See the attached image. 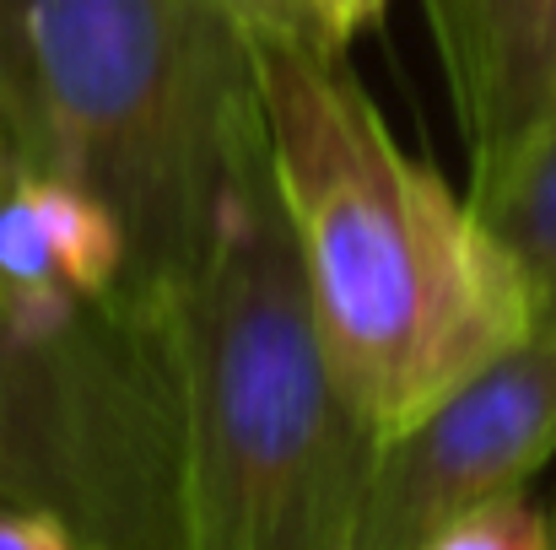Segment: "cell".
<instances>
[{
	"label": "cell",
	"mask_w": 556,
	"mask_h": 550,
	"mask_svg": "<svg viewBox=\"0 0 556 550\" xmlns=\"http://www.w3.org/2000/svg\"><path fill=\"white\" fill-rule=\"evenodd\" d=\"M254 81L325 357L389 443L535 330L530 292L470 194L394 141L341 49L254 38Z\"/></svg>",
	"instance_id": "1"
},
{
	"label": "cell",
	"mask_w": 556,
	"mask_h": 550,
	"mask_svg": "<svg viewBox=\"0 0 556 550\" xmlns=\"http://www.w3.org/2000/svg\"><path fill=\"white\" fill-rule=\"evenodd\" d=\"M174 388V550H352L378 437L346 405L249 114L185 292L163 324Z\"/></svg>",
	"instance_id": "2"
},
{
	"label": "cell",
	"mask_w": 556,
	"mask_h": 550,
	"mask_svg": "<svg viewBox=\"0 0 556 550\" xmlns=\"http://www.w3.org/2000/svg\"><path fill=\"white\" fill-rule=\"evenodd\" d=\"M254 108V38L211 0H0V119L16 163L114 205L130 232L114 319L152 346Z\"/></svg>",
	"instance_id": "3"
},
{
	"label": "cell",
	"mask_w": 556,
	"mask_h": 550,
	"mask_svg": "<svg viewBox=\"0 0 556 550\" xmlns=\"http://www.w3.org/2000/svg\"><path fill=\"white\" fill-rule=\"evenodd\" d=\"M0 502L65 519L81 550H174L163 346L103 308L27 330L0 292Z\"/></svg>",
	"instance_id": "4"
},
{
	"label": "cell",
	"mask_w": 556,
	"mask_h": 550,
	"mask_svg": "<svg viewBox=\"0 0 556 550\" xmlns=\"http://www.w3.org/2000/svg\"><path fill=\"white\" fill-rule=\"evenodd\" d=\"M556 453V335L530 330L416 426L378 443L352 550H421L481 502L525 491Z\"/></svg>",
	"instance_id": "5"
},
{
	"label": "cell",
	"mask_w": 556,
	"mask_h": 550,
	"mask_svg": "<svg viewBox=\"0 0 556 550\" xmlns=\"http://www.w3.org/2000/svg\"><path fill=\"white\" fill-rule=\"evenodd\" d=\"M421 5L470 152V200H481L556 130V0Z\"/></svg>",
	"instance_id": "6"
},
{
	"label": "cell",
	"mask_w": 556,
	"mask_h": 550,
	"mask_svg": "<svg viewBox=\"0 0 556 550\" xmlns=\"http://www.w3.org/2000/svg\"><path fill=\"white\" fill-rule=\"evenodd\" d=\"M22 189L38 205V221L49 232L60 281L76 297H87L103 314H114L119 308V292L130 281V232L114 216V205L98 200L81 183L49 179V174H22Z\"/></svg>",
	"instance_id": "7"
},
{
	"label": "cell",
	"mask_w": 556,
	"mask_h": 550,
	"mask_svg": "<svg viewBox=\"0 0 556 550\" xmlns=\"http://www.w3.org/2000/svg\"><path fill=\"white\" fill-rule=\"evenodd\" d=\"M470 205L508 248V259L530 292L535 330L556 335V130L492 194H481Z\"/></svg>",
	"instance_id": "8"
},
{
	"label": "cell",
	"mask_w": 556,
	"mask_h": 550,
	"mask_svg": "<svg viewBox=\"0 0 556 550\" xmlns=\"http://www.w3.org/2000/svg\"><path fill=\"white\" fill-rule=\"evenodd\" d=\"M421 550H552V519L525 491H514V497L470 508Z\"/></svg>",
	"instance_id": "9"
},
{
	"label": "cell",
	"mask_w": 556,
	"mask_h": 550,
	"mask_svg": "<svg viewBox=\"0 0 556 550\" xmlns=\"http://www.w3.org/2000/svg\"><path fill=\"white\" fill-rule=\"evenodd\" d=\"M49 281H60V265H54L49 232L38 221V205L27 200V189L16 179L0 194V286L22 292V286H49Z\"/></svg>",
	"instance_id": "10"
},
{
	"label": "cell",
	"mask_w": 556,
	"mask_h": 550,
	"mask_svg": "<svg viewBox=\"0 0 556 550\" xmlns=\"http://www.w3.org/2000/svg\"><path fill=\"white\" fill-rule=\"evenodd\" d=\"M211 5H222L249 38H314V43H325L314 33V16L303 0H211Z\"/></svg>",
	"instance_id": "11"
},
{
	"label": "cell",
	"mask_w": 556,
	"mask_h": 550,
	"mask_svg": "<svg viewBox=\"0 0 556 550\" xmlns=\"http://www.w3.org/2000/svg\"><path fill=\"white\" fill-rule=\"evenodd\" d=\"M0 550H81L76 529L43 508L0 502Z\"/></svg>",
	"instance_id": "12"
},
{
	"label": "cell",
	"mask_w": 556,
	"mask_h": 550,
	"mask_svg": "<svg viewBox=\"0 0 556 550\" xmlns=\"http://www.w3.org/2000/svg\"><path fill=\"white\" fill-rule=\"evenodd\" d=\"M308 5V16H314V33L330 43V49H352V38L357 33H368L372 22L383 16V5L389 0H303Z\"/></svg>",
	"instance_id": "13"
},
{
	"label": "cell",
	"mask_w": 556,
	"mask_h": 550,
	"mask_svg": "<svg viewBox=\"0 0 556 550\" xmlns=\"http://www.w3.org/2000/svg\"><path fill=\"white\" fill-rule=\"evenodd\" d=\"M22 179V163H16V146H11V136H5V119H0V194L11 189V183Z\"/></svg>",
	"instance_id": "14"
},
{
	"label": "cell",
	"mask_w": 556,
	"mask_h": 550,
	"mask_svg": "<svg viewBox=\"0 0 556 550\" xmlns=\"http://www.w3.org/2000/svg\"><path fill=\"white\" fill-rule=\"evenodd\" d=\"M546 519H552V550H556V502H552V513H546Z\"/></svg>",
	"instance_id": "15"
}]
</instances>
